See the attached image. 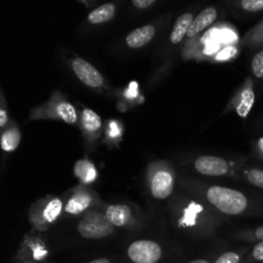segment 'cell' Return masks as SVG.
<instances>
[{
	"instance_id": "cell-1",
	"label": "cell",
	"mask_w": 263,
	"mask_h": 263,
	"mask_svg": "<svg viewBox=\"0 0 263 263\" xmlns=\"http://www.w3.org/2000/svg\"><path fill=\"white\" fill-rule=\"evenodd\" d=\"M207 199L222 213L236 216L248 207V199L243 193L223 186H211L207 190Z\"/></svg>"
},
{
	"instance_id": "cell-2",
	"label": "cell",
	"mask_w": 263,
	"mask_h": 263,
	"mask_svg": "<svg viewBox=\"0 0 263 263\" xmlns=\"http://www.w3.org/2000/svg\"><path fill=\"white\" fill-rule=\"evenodd\" d=\"M32 117L61 120L68 125H74L77 122V112L73 105L67 100L59 98L58 95L51 98L43 107H39L37 109L33 110Z\"/></svg>"
},
{
	"instance_id": "cell-3",
	"label": "cell",
	"mask_w": 263,
	"mask_h": 263,
	"mask_svg": "<svg viewBox=\"0 0 263 263\" xmlns=\"http://www.w3.org/2000/svg\"><path fill=\"white\" fill-rule=\"evenodd\" d=\"M79 234L84 239H103L112 235L115 226L105 215L99 212H87L79 223Z\"/></svg>"
},
{
	"instance_id": "cell-4",
	"label": "cell",
	"mask_w": 263,
	"mask_h": 263,
	"mask_svg": "<svg viewBox=\"0 0 263 263\" xmlns=\"http://www.w3.org/2000/svg\"><path fill=\"white\" fill-rule=\"evenodd\" d=\"M63 202L59 198H50L41 202V205H33L30 213V220L36 228L46 229L61 216L63 211Z\"/></svg>"
},
{
	"instance_id": "cell-5",
	"label": "cell",
	"mask_w": 263,
	"mask_h": 263,
	"mask_svg": "<svg viewBox=\"0 0 263 263\" xmlns=\"http://www.w3.org/2000/svg\"><path fill=\"white\" fill-rule=\"evenodd\" d=\"M127 256L134 263H157L162 258V248L152 240H136L130 244Z\"/></svg>"
},
{
	"instance_id": "cell-6",
	"label": "cell",
	"mask_w": 263,
	"mask_h": 263,
	"mask_svg": "<svg viewBox=\"0 0 263 263\" xmlns=\"http://www.w3.org/2000/svg\"><path fill=\"white\" fill-rule=\"evenodd\" d=\"M175 177L174 172L168 166L156 167L151 174L152 195L157 199H166L174 192Z\"/></svg>"
},
{
	"instance_id": "cell-7",
	"label": "cell",
	"mask_w": 263,
	"mask_h": 263,
	"mask_svg": "<svg viewBox=\"0 0 263 263\" xmlns=\"http://www.w3.org/2000/svg\"><path fill=\"white\" fill-rule=\"evenodd\" d=\"M71 67L77 79L86 86L91 87V89H99L104 85V77L102 76V73L85 59L74 58L72 61Z\"/></svg>"
},
{
	"instance_id": "cell-8",
	"label": "cell",
	"mask_w": 263,
	"mask_h": 263,
	"mask_svg": "<svg viewBox=\"0 0 263 263\" xmlns=\"http://www.w3.org/2000/svg\"><path fill=\"white\" fill-rule=\"evenodd\" d=\"M195 170L204 176H222L229 172V163L216 156H203L195 161Z\"/></svg>"
},
{
	"instance_id": "cell-9",
	"label": "cell",
	"mask_w": 263,
	"mask_h": 263,
	"mask_svg": "<svg viewBox=\"0 0 263 263\" xmlns=\"http://www.w3.org/2000/svg\"><path fill=\"white\" fill-rule=\"evenodd\" d=\"M92 203V194L86 190H79V192L73 193L72 197L69 198L68 202L64 205V211L66 213L72 216H77L84 213L87 208L91 205Z\"/></svg>"
},
{
	"instance_id": "cell-10",
	"label": "cell",
	"mask_w": 263,
	"mask_h": 263,
	"mask_svg": "<svg viewBox=\"0 0 263 263\" xmlns=\"http://www.w3.org/2000/svg\"><path fill=\"white\" fill-rule=\"evenodd\" d=\"M254 100H256V95H254L253 86H252V80L248 79L247 84L239 92L238 98H236L235 110L240 117L246 118L251 113L252 108L254 105Z\"/></svg>"
},
{
	"instance_id": "cell-11",
	"label": "cell",
	"mask_w": 263,
	"mask_h": 263,
	"mask_svg": "<svg viewBox=\"0 0 263 263\" xmlns=\"http://www.w3.org/2000/svg\"><path fill=\"white\" fill-rule=\"evenodd\" d=\"M156 35V27L152 25L143 26V27L135 28L131 31L126 37V44L130 46L131 49H139L143 48L144 45L149 44L152 39Z\"/></svg>"
},
{
	"instance_id": "cell-12",
	"label": "cell",
	"mask_w": 263,
	"mask_h": 263,
	"mask_svg": "<svg viewBox=\"0 0 263 263\" xmlns=\"http://www.w3.org/2000/svg\"><path fill=\"white\" fill-rule=\"evenodd\" d=\"M105 217L115 228H125L133 218L131 210L126 204H112L105 210Z\"/></svg>"
},
{
	"instance_id": "cell-13",
	"label": "cell",
	"mask_w": 263,
	"mask_h": 263,
	"mask_svg": "<svg viewBox=\"0 0 263 263\" xmlns=\"http://www.w3.org/2000/svg\"><path fill=\"white\" fill-rule=\"evenodd\" d=\"M216 18H217V10H216V8L210 7L203 9L202 12L194 18V21H193L192 27H190L189 32H187V36H189V37L197 36L198 33L204 31L208 26L212 25L216 21Z\"/></svg>"
},
{
	"instance_id": "cell-14",
	"label": "cell",
	"mask_w": 263,
	"mask_h": 263,
	"mask_svg": "<svg viewBox=\"0 0 263 263\" xmlns=\"http://www.w3.org/2000/svg\"><path fill=\"white\" fill-rule=\"evenodd\" d=\"M193 21H194V15L192 13H184V14H181L177 18L174 25V28H172L171 36H170V40H171L172 44H179L180 41H182L185 36H187Z\"/></svg>"
},
{
	"instance_id": "cell-15",
	"label": "cell",
	"mask_w": 263,
	"mask_h": 263,
	"mask_svg": "<svg viewBox=\"0 0 263 263\" xmlns=\"http://www.w3.org/2000/svg\"><path fill=\"white\" fill-rule=\"evenodd\" d=\"M81 128L89 135H97L102 128V120L92 109L85 108L81 115Z\"/></svg>"
},
{
	"instance_id": "cell-16",
	"label": "cell",
	"mask_w": 263,
	"mask_h": 263,
	"mask_svg": "<svg viewBox=\"0 0 263 263\" xmlns=\"http://www.w3.org/2000/svg\"><path fill=\"white\" fill-rule=\"evenodd\" d=\"M116 14V5L112 3H108V4H103L100 7L95 8L94 10L89 13V17L87 21L92 25H99V23L108 22V21L112 20Z\"/></svg>"
},
{
	"instance_id": "cell-17",
	"label": "cell",
	"mask_w": 263,
	"mask_h": 263,
	"mask_svg": "<svg viewBox=\"0 0 263 263\" xmlns=\"http://www.w3.org/2000/svg\"><path fill=\"white\" fill-rule=\"evenodd\" d=\"M74 174L79 177L80 181L85 185L91 184L97 179L98 175L94 164L90 161H87V159H82V161L77 162L76 167H74Z\"/></svg>"
},
{
	"instance_id": "cell-18",
	"label": "cell",
	"mask_w": 263,
	"mask_h": 263,
	"mask_svg": "<svg viewBox=\"0 0 263 263\" xmlns=\"http://www.w3.org/2000/svg\"><path fill=\"white\" fill-rule=\"evenodd\" d=\"M21 143V133L15 126L5 130L2 135V149L4 152H13Z\"/></svg>"
},
{
	"instance_id": "cell-19",
	"label": "cell",
	"mask_w": 263,
	"mask_h": 263,
	"mask_svg": "<svg viewBox=\"0 0 263 263\" xmlns=\"http://www.w3.org/2000/svg\"><path fill=\"white\" fill-rule=\"evenodd\" d=\"M246 44H249L251 46H261L263 45V21L261 23L252 28L251 32L244 39Z\"/></svg>"
},
{
	"instance_id": "cell-20",
	"label": "cell",
	"mask_w": 263,
	"mask_h": 263,
	"mask_svg": "<svg viewBox=\"0 0 263 263\" xmlns=\"http://www.w3.org/2000/svg\"><path fill=\"white\" fill-rule=\"evenodd\" d=\"M247 180L251 182L253 186L263 189V170L262 168H252L247 172Z\"/></svg>"
},
{
	"instance_id": "cell-21",
	"label": "cell",
	"mask_w": 263,
	"mask_h": 263,
	"mask_svg": "<svg viewBox=\"0 0 263 263\" xmlns=\"http://www.w3.org/2000/svg\"><path fill=\"white\" fill-rule=\"evenodd\" d=\"M252 72L257 79H263V50L257 53L252 59Z\"/></svg>"
},
{
	"instance_id": "cell-22",
	"label": "cell",
	"mask_w": 263,
	"mask_h": 263,
	"mask_svg": "<svg viewBox=\"0 0 263 263\" xmlns=\"http://www.w3.org/2000/svg\"><path fill=\"white\" fill-rule=\"evenodd\" d=\"M240 5L247 12H261L263 10V0H243Z\"/></svg>"
},
{
	"instance_id": "cell-23",
	"label": "cell",
	"mask_w": 263,
	"mask_h": 263,
	"mask_svg": "<svg viewBox=\"0 0 263 263\" xmlns=\"http://www.w3.org/2000/svg\"><path fill=\"white\" fill-rule=\"evenodd\" d=\"M240 262V256L238 253H234V252H228V253H223L222 256L218 257L217 261L215 263H239Z\"/></svg>"
},
{
	"instance_id": "cell-24",
	"label": "cell",
	"mask_w": 263,
	"mask_h": 263,
	"mask_svg": "<svg viewBox=\"0 0 263 263\" xmlns=\"http://www.w3.org/2000/svg\"><path fill=\"white\" fill-rule=\"evenodd\" d=\"M252 257H253V259H256V261L263 262V240L254 246L253 251H252Z\"/></svg>"
},
{
	"instance_id": "cell-25",
	"label": "cell",
	"mask_w": 263,
	"mask_h": 263,
	"mask_svg": "<svg viewBox=\"0 0 263 263\" xmlns=\"http://www.w3.org/2000/svg\"><path fill=\"white\" fill-rule=\"evenodd\" d=\"M156 3V0H133V5L138 9H146L152 7Z\"/></svg>"
},
{
	"instance_id": "cell-26",
	"label": "cell",
	"mask_w": 263,
	"mask_h": 263,
	"mask_svg": "<svg viewBox=\"0 0 263 263\" xmlns=\"http://www.w3.org/2000/svg\"><path fill=\"white\" fill-rule=\"evenodd\" d=\"M8 123V115L5 112V109L0 110V126L2 127H5V125Z\"/></svg>"
},
{
	"instance_id": "cell-27",
	"label": "cell",
	"mask_w": 263,
	"mask_h": 263,
	"mask_svg": "<svg viewBox=\"0 0 263 263\" xmlns=\"http://www.w3.org/2000/svg\"><path fill=\"white\" fill-rule=\"evenodd\" d=\"M87 263H110V262L105 258H98V259H94V261H90Z\"/></svg>"
},
{
	"instance_id": "cell-28",
	"label": "cell",
	"mask_w": 263,
	"mask_h": 263,
	"mask_svg": "<svg viewBox=\"0 0 263 263\" xmlns=\"http://www.w3.org/2000/svg\"><path fill=\"white\" fill-rule=\"evenodd\" d=\"M189 263H210V262L205 261V259H195V261H192Z\"/></svg>"
},
{
	"instance_id": "cell-29",
	"label": "cell",
	"mask_w": 263,
	"mask_h": 263,
	"mask_svg": "<svg viewBox=\"0 0 263 263\" xmlns=\"http://www.w3.org/2000/svg\"><path fill=\"white\" fill-rule=\"evenodd\" d=\"M259 149H261V152L263 153V138L259 140Z\"/></svg>"
},
{
	"instance_id": "cell-30",
	"label": "cell",
	"mask_w": 263,
	"mask_h": 263,
	"mask_svg": "<svg viewBox=\"0 0 263 263\" xmlns=\"http://www.w3.org/2000/svg\"><path fill=\"white\" fill-rule=\"evenodd\" d=\"M22 263H33V262H22Z\"/></svg>"
}]
</instances>
